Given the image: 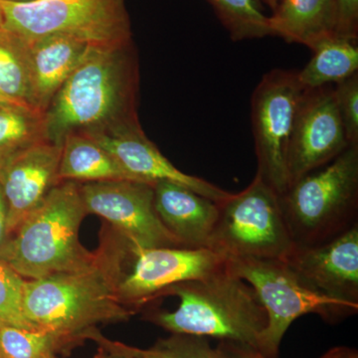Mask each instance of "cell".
<instances>
[{
	"label": "cell",
	"mask_w": 358,
	"mask_h": 358,
	"mask_svg": "<svg viewBox=\"0 0 358 358\" xmlns=\"http://www.w3.org/2000/svg\"><path fill=\"white\" fill-rule=\"evenodd\" d=\"M65 348L62 341L48 331L0 327V358H58Z\"/></svg>",
	"instance_id": "25"
},
{
	"label": "cell",
	"mask_w": 358,
	"mask_h": 358,
	"mask_svg": "<svg viewBox=\"0 0 358 358\" xmlns=\"http://www.w3.org/2000/svg\"><path fill=\"white\" fill-rule=\"evenodd\" d=\"M285 261L310 288L358 306V223L324 243L294 246Z\"/></svg>",
	"instance_id": "13"
},
{
	"label": "cell",
	"mask_w": 358,
	"mask_h": 358,
	"mask_svg": "<svg viewBox=\"0 0 358 358\" xmlns=\"http://www.w3.org/2000/svg\"><path fill=\"white\" fill-rule=\"evenodd\" d=\"M80 185V183H79ZM88 214H95L138 250L181 247L155 209L154 185L134 180L80 185Z\"/></svg>",
	"instance_id": "10"
},
{
	"label": "cell",
	"mask_w": 358,
	"mask_h": 358,
	"mask_svg": "<svg viewBox=\"0 0 358 358\" xmlns=\"http://www.w3.org/2000/svg\"><path fill=\"white\" fill-rule=\"evenodd\" d=\"M138 86L133 42L90 46L44 112L45 138L61 145L69 134L91 136L141 127Z\"/></svg>",
	"instance_id": "2"
},
{
	"label": "cell",
	"mask_w": 358,
	"mask_h": 358,
	"mask_svg": "<svg viewBox=\"0 0 358 358\" xmlns=\"http://www.w3.org/2000/svg\"><path fill=\"white\" fill-rule=\"evenodd\" d=\"M134 253L117 296L124 307L134 312L159 298L169 287L204 279L227 264L225 257L208 248L164 247Z\"/></svg>",
	"instance_id": "11"
},
{
	"label": "cell",
	"mask_w": 358,
	"mask_h": 358,
	"mask_svg": "<svg viewBox=\"0 0 358 358\" xmlns=\"http://www.w3.org/2000/svg\"><path fill=\"white\" fill-rule=\"evenodd\" d=\"M95 260L88 267L27 280L23 312L35 329L48 331L66 348L81 343L98 324L129 320L136 313L117 289L131 265V245L103 223Z\"/></svg>",
	"instance_id": "1"
},
{
	"label": "cell",
	"mask_w": 358,
	"mask_h": 358,
	"mask_svg": "<svg viewBox=\"0 0 358 358\" xmlns=\"http://www.w3.org/2000/svg\"><path fill=\"white\" fill-rule=\"evenodd\" d=\"M313 57L298 72V79L306 90L336 85L357 74V42L331 35L313 45Z\"/></svg>",
	"instance_id": "20"
},
{
	"label": "cell",
	"mask_w": 358,
	"mask_h": 358,
	"mask_svg": "<svg viewBox=\"0 0 358 358\" xmlns=\"http://www.w3.org/2000/svg\"><path fill=\"white\" fill-rule=\"evenodd\" d=\"M222 343L226 346V348H227V350H230V352H232L237 358H266L264 357L262 353L259 352L258 350H252V348H242V346L230 345V343Z\"/></svg>",
	"instance_id": "31"
},
{
	"label": "cell",
	"mask_w": 358,
	"mask_h": 358,
	"mask_svg": "<svg viewBox=\"0 0 358 358\" xmlns=\"http://www.w3.org/2000/svg\"><path fill=\"white\" fill-rule=\"evenodd\" d=\"M334 101L350 145H358V73L333 87Z\"/></svg>",
	"instance_id": "27"
},
{
	"label": "cell",
	"mask_w": 358,
	"mask_h": 358,
	"mask_svg": "<svg viewBox=\"0 0 358 358\" xmlns=\"http://www.w3.org/2000/svg\"><path fill=\"white\" fill-rule=\"evenodd\" d=\"M59 179L73 182L133 180L115 157L91 136L73 134L61 145Z\"/></svg>",
	"instance_id": "19"
},
{
	"label": "cell",
	"mask_w": 358,
	"mask_h": 358,
	"mask_svg": "<svg viewBox=\"0 0 358 358\" xmlns=\"http://www.w3.org/2000/svg\"><path fill=\"white\" fill-rule=\"evenodd\" d=\"M338 24L336 34L343 38L357 42L358 0H336Z\"/></svg>",
	"instance_id": "28"
},
{
	"label": "cell",
	"mask_w": 358,
	"mask_h": 358,
	"mask_svg": "<svg viewBox=\"0 0 358 358\" xmlns=\"http://www.w3.org/2000/svg\"><path fill=\"white\" fill-rule=\"evenodd\" d=\"M233 41L271 36L262 0H208Z\"/></svg>",
	"instance_id": "24"
},
{
	"label": "cell",
	"mask_w": 358,
	"mask_h": 358,
	"mask_svg": "<svg viewBox=\"0 0 358 358\" xmlns=\"http://www.w3.org/2000/svg\"><path fill=\"white\" fill-rule=\"evenodd\" d=\"M94 358H126L124 357H120V355H113V353H110L106 352L105 350H103L102 348H99V352H96V355Z\"/></svg>",
	"instance_id": "32"
},
{
	"label": "cell",
	"mask_w": 358,
	"mask_h": 358,
	"mask_svg": "<svg viewBox=\"0 0 358 358\" xmlns=\"http://www.w3.org/2000/svg\"><path fill=\"white\" fill-rule=\"evenodd\" d=\"M3 26V13H2L1 6H0V27Z\"/></svg>",
	"instance_id": "36"
},
{
	"label": "cell",
	"mask_w": 358,
	"mask_h": 358,
	"mask_svg": "<svg viewBox=\"0 0 358 358\" xmlns=\"http://www.w3.org/2000/svg\"><path fill=\"white\" fill-rule=\"evenodd\" d=\"M87 215L79 183H59L13 233L2 261L26 280L88 267L96 254L79 240Z\"/></svg>",
	"instance_id": "4"
},
{
	"label": "cell",
	"mask_w": 358,
	"mask_h": 358,
	"mask_svg": "<svg viewBox=\"0 0 358 358\" xmlns=\"http://www.w3.org/2000/svg\"><path fill=\"white\" fill-rule=\"evenodd\" d=\"M0 94L9 102L35 110L24 40L0 27Z\"/></svg>",
	"instance_id": "22"
},
{
	"label": "cell",
	"mask_w": 358,
	"mask_h": 358,
	"mask_svg": "<svg viewBox=\"0 0 358 358\" xmlns=\"http://www.w3.org/2000/svg\"><path fill=\"white\" fill-rule=\"evenodd\" d=\"M60 155L61 145L45 140L0 167V190L6 202L10 237L61 183Z\"/></svg>",
	"instance_id": "14"
},
{
	"label": "cell",
	"mask_w": 358,
	"mask_h": 358,
	"mask_svg": "<svg viewBox=\"0 0 358 358\" xmlns=\"http://www.w3.org/2000/svg\"><path fill=\"white\" fill-rule=\"evenodd\" d=\"M24 42L31 73L35 109L44 114L91 45L65 35H51Z\"/></svg>",
	"instance_id": "17"
},
{
	"label": "cell",
	"mask_w": 358,
	"mask_h": 358,
	"mask_svg": "<svg viewBox=\"0 0 358 358\" xmlns=\"http://www.w3.org/2000/svg\"><path fill=\"white\" fill-rule=\"evenodd\" d=\"M271 36L312 48L320 40L336 34V0H281L268 16Z\"/></svg>",
	"instance_id": "18"
},
{
	"label": "cell",
	"mask_w": 358,
	"mask_h": 358,
	"mask_svg": "<svg viewBox=\"0 0 358 358\" xmlns=\"http://www.w3.org/2000/svg\"><path fill=\"white\" fill-rule=\"evenodd\" d=\"M262 1L265 2V3H267L268 6H270V8L274 9L275 6H278V3H279L281 0H262Z\"/></svg>",
	"instance_id": "34"
},
{
	"label": "cell",
	"mask_w": 358,
	"mask_h": 358,
	"mask_svg": "<svg viewBox=\"0 0 358 358\" xmlns=\"http://www.w3.org/2000/svg\"><path fill=\"white\" fill-rule=\"evenodd\" d=\"M10 238L8 223H7L6 202H4L1 190H0V260H3L4 254H6Z\"/></svg>",
	"instance_id": "29"
},
{
	"label": "cell",
	"mask_w": 358,
	"mask_h": 358,
	"mask_svg": "<svg viewBox=\"0 0 358 358\" xmlns=\"http://www.w3.org/2000/svg\"><path fill=\"white\" fill-rule=\"evenodd\" d=\"M27 280L0 260V327L33 329L23 312Z\"/></svg>",
	"instance_id": "26"
},
{
	"label": "cell",
	"mask_w": 358,
	"mask_h": 358,
	"mask_svg": "<svg viewBox=\"0 0 358 358\" xmlns=\"http://www.w3.org/2000/svg\"><path fill=\"white\" fill-rule=\"evenodd\" d=\"M1 2H10V3H30V2L38 1V0H0Z\"/></svg>",
	"instance_id": "33"
},
{
	"label": "cell",
	"mask_w": 358,
	"mask_h": 358,
	"mask_svg": "<svg viewBox=\"0 0 358 358\" xmlns=\"http://www.w3.org/2000/svg\"><path fill=\"white\" fill-rule=\"evenodd\" d=\"M8 103H13L9 102V101L7 100V99L4 98V96H2L1 94H0V105H8ZM14 105H16V103H14Z\"/></svg>",
	"instance_id": "35"
},
{
	"label": "cell",
	"mask_w": 358,
	"mask_h": 358,
	"mask_svg": "<svg viewBox=\"0 0 358 358\" xmlns=\"http://www.w3.org/2000/svg\"><path fill=\"white\" fill-rule=\"evenodd\" d=\"M89 136L106 148L134 181L152 185L160 181L178 183L217 203L231 194L203 178L179 171L145 136L141 127Z\"/></svg>",
	"instance_id": "15"
},
{
	"label": "cell",
	"mask_w": 358,
	"mask_h": 358,
	"mask_svg": "<svg viewBox=\"0 0 358 358\" xmlns=\"http://www.w3.org/2000/svg\"><path fill=\"white\" fill-rule=\"evenodd\" d=\"M305 90L296 71L274 69L264 75L252 94L256 174L279 195L289 185L287 157L294 117Z\"/></svg>",
	"instance_id": "9"
},
{
	"label": "cell",
	"mask_w": 358,
	"mask_h": 358,
	"mask_svg": "<svg viewBox=\"0 0 358 358\" xmlns=\"http://www.w3.org/2000/svg\"><path fill=\"white\" fill-rule=\"evenodd\" d=\"M154 202L159 220L181 247L210 249L217 202L169 181L154 185Z\"/></svg>",
	"instance_id": "16"
},
{
	"label": "cell",
	"mask_w": 358,
	"mask_h": 358,
	"mask_svg": "<svg viewBox=\"0 0 358 358\" xmlns=\"http://www.w3.org/2000/svg\"><path fill=\"white\" fill-rule=\"evenodd\" d=\"M96 345L113 355L126 358H237L225 345L212 348L208 338L192 334H171L160 338L152 348H140L105 338L95 329L85 334Z\"/></svg>",
	"instance_id": "21"
},
{
	"label": "cell",
	"mask_w": 358,
	"mask_h": 358,
	"mask_svg": "<svg viewBox=\"0 0 358 358\" xmlns=\"http://www.w3.org/2000/svg\"><path fill=\"white\" fill-rule=\"evenodd\" d=\"M227 267L248 282L267 313L258 348L266 358H278L285 334L299 317L313 313L327 322H338L358 312V306L310 288L285 260L232 259L227 260Z\"/></svg>",
	"instance_id": "6"
},
{
	"label": "cell",
	"mask_w": 358,
	"mask_h": 358,
	"mask_svg": "<svg viewBox=\"0 0 358 358\" xmlns=\"http://www.w3.org/2000/svg\"><path fill=\"white\" fill-rule=\"evenodd\" d=\"M0 6L4 28L25 41L65 35L91 46L133 42L124 0L0 1Z\"/></svg>",
	"instance_id": "8"
},
{
	"label": "cell",
	"mask_w": 358,
	"mask_h": 358,
	"mask_svg": "<svg viewBox=\"0 0 358 358\" xmlns=\"http://www.w3.org/2000/svg\"><path fill=\"white\" fill-rule=\"evenodd\" d=\"M294 246H315L358 223V145L303 176L280 195Z\"/></svg>",
	"instance_id": "5"
},
{
	"label": "cell",
	"mask_w": 358,
	"mask_h": 358,
	"mask_svg": "<svg viewBox=\"0 0 358 358\" xmlns=\"http://www.w3.org/2000/svg\"><path fill=\"white\" fill-rule=\"evenodd\" d=\"M348 147L333 86L305 90L294 117L287 157L289 185L327 166Z\"/></svg>",
	"instance_id": "12"
},
{
	"label": "cell",
	"mask_w": 358,
	"mask_h": 358,
	"mask_svg": "<svg viewBox=\"0 0 358 358\" xmlns=\"http://www.w3.org/2000/svg\"><path fill=\"white\" fill-rule=\"evenodd\" d=\"M210 249L232 259L285 260L294 248L280 195L258 174L241 192L219 202Z\"/></svg>",
	"instance_id": "7"
},
{
	"label": "cell",
	"mask_w": 358,
	"mask_h": 358,
	"mask_svg": "<svg viewBox=\"0 0 358 358\" xmlns=\"http://www.w3.org/2000/svg\"><path fill=\"white\" fill-rule=\"evenodd\" d=\"M45 140L42 113L14 103L0 105V167Z\"/></svg>",
	"instance_id": "23"
},
{
	"label": "cell",
	"mask_w": 358,
	"mask_h": 358,
	"mask_svg": "<svg viewBox=\"0 0 358 358\" xmlns=\"http://www.w3.org/2000/svg\"><path fill=\"white\" fill-rule=\"evenodd\" d=\"M178 299L173 310H157L147 320L171 334L220 339L258 350L267 313L258 296L241 278L226 267L215 274L169 287L160 296Z\"/></svg>",
	"instance_id": "3"
},
{
	"label": "cell",
	"mask_w": 358,
	"mask_h": 358,
	"mask_svg": "<svg viewBox=\"0 0 358 358\" xmlns=\"http://www.w3.org/2000/svg\"><path fill=\"white\" fill-rule=\"evenodd\" d=\"M320 358H358V352L348 346H336L327 350Z\"/></svg>",
	"instance_id": "30"
}]
</instances>
